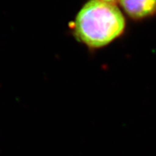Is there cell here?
Listing matches in <instances>:
<instances>
[{
	"mask_svg": "<svg viewBox=\"0 0 156 156\" xmlns=\"http://www.w3.org/2000/svg\"><path fill=\"white\" fill-rule=\"evenodd\" d=\"M125 19L114 3L90 0L78 12L74 23L78 40L91 48L106 46L122 34Z\"/></svg>",
	"mask_w": 156,
	"mask_h": 156,
	"instance_id": "1",
	"label": "cell"
},
{
	"mask_svg": "<svg viewBox=\"0 0 156 156\" xmlns=\"http://www.w3.org/2000/svg\"><path fill=\"white\" fill-rule=\"evenodd\" d=\"M122 8L129 16L142 19L156 12V0H120Z\"/></svg>",
	"mask_w": 156,
	"mask_h": 156,
	"instance_id": "2",
	"label": "cell"
},
{
	"mask_svg": "<svg viewBox=\"0 0 156 156\" xmlns=\"http://www.w3.org/2000/svg\"><path fill=\"white\" fill-rule=\"evenodd\" d=\"M103 1L106 2H109V3H114L115 2L117 1V0H103Z\"/></svg>",
	"mask_w": 156,
	"mask_h": 156,
	"instance_id": "3",
	"label": "cell"
}]
</instances>
